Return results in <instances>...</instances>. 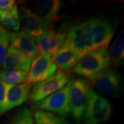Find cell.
I'll use <instances>...</instances> for the list:
<instances>
[{"label": "cell", "instance_id": "11", "mask_svg": "<svg viewBox=\"0 0 124 124\" xmlns=\"http://www.w3.org/2000/svg\"><path fill=\"white\" fill-rule=\"evenodd\" d=\"M53 58L57 68L65 74L73 69L81 59L79 54L66 41L63 42Z\"/></svg>", "mask_w": 124, "mask_h": 124}, {"label": "cell", "instance_id": "16", "mask_svg": "<svg viewBox=\"0 0 124 124\" xmlns=\"http://www.w3.org/2000/svg\"><path fill=\"white\" fill-rule=\"evenodd\" d=\"M0 22L4 26L15 31L20 28V18L17 5H14L11 8L0 10Z\"/></svg>", "mask_w": 124, "mask_h": 124}, {"label": "cell", "instance_id": "1", "mask_svg": "<svg viewBox=\"0 0 124 124\" xmlns=\"http://www.w3.org/2000/svg\"><path fill=\"white\" fill-rule=\"evenodd\" d=\"M91 51L108 49L115 33V25L110 19L97 17L84 22Z\"/></svg>", "mask_w": 124, "mask_h": 124}, {"label": "cell", "instance_id": "2", "mask_svg": "<svg viewBox=\"0 0 124 124\" xmlns=\"http://www.w3.org/2000/svg\"><path fill=\"white\" fill-rule=\"evenodd\" d=\"M110 59L108 49L99 50L85 54L81 58L73 68L74 72L93 81L101 72L109 68Z\"/></svg>", "mask_w": 124, "mask_h": 124}, {"label": "cell", "instance_id": "8", "mask_svg": "<svg viewBox=\"0 0 124 124\" xmlns=\"http://www.w3.org/2000/svg\"><path fill=\"white\" fill-rule=\"evenodd\" d=\"M19 14L23 31L34 41L46 32L53 29L35 10L28 7H21Z\"/></svg>", "mask_w": 124, "mask_h": 124}, {"label": "cell", "instance_id": "3", "mask_svg": "<svg viewBox=\"0 0 124 124\" xmlns=\"http://www.w3.org/2000/svg\"><path fill=\"white\" fill-rule=\"evenodd\" d=\"M68 84L70 115L76 123L80 124L83 121L91 85L88 80L80 77L71 79Z\"/></svg>", "mask_w": 124, "mask_h": 124}, {"label": "cell", "instance_id": "10", "mask_svg": "<svg viewBox=\"0 0 124 124\" xmlns=\"http://www.w3.org/2000/svg\"><path fill=\"white\" fill-rule=\"evenodd\" d=\"M66 37L65 32H56L53 29L46 32L35 41L38 53L48 54L53 57L65 41Z\"/></svg>", "mask_w": 124, "mask_h": 124}, {"label": "cell", "instance_id": "13", "mask_svg": "<svg viewBox=\"0 0 124 124\" xmlns=\"http://www.w3.org/2000/svg\"><path fill=\"white\" fill-rule=\"evenodd\" d=\"M63 2L59 0H41L36 4L35 12L50 27L59 19V12Z\"/></svg>", "mask_w": 124, "mask_h": 124}, {"label": "cell", "instance_id": "9", "mask_svg": "<svg viewBox=\"0 0 124 124\" xmlns=\"http://www.w3.org/2000/svg\"><path fill=\"white\" fill-rule=\"evenodd\" d=\"M67 75L61 71H58L50 78L35 85L29 94L31 103L39 101L52 94L62 89L68 83Z\"/></svg>", "mask_w": 124, "mask_h": 124}, {"label": "cell", "instance_id": "14", "mask_svg": "<svg viewBox=\"0 0 124 124\" xmlns=\"http://www.w3.org/2000/svg\"><path fill=\"white\" fill-rule=\"evenodd\" d=\"M32 61L21 51L10 46L7 50L3 68L6 70H19L28 72Z\"/></svg>", "mask_w": 124, "mask_h": 124}, {"label": "cell", "instance_id": "21", "mask_svg": "<svg viewBox=\"0 0 124 124\" xmlns=\"http://www.w3.org/2000/svg\"><path fill=\"white\" fill-rule=\"evenodd\" d=\"M6 84L1 79H0V115H4L6 110Z\"/></svg>", "mask_w": 124, "mask_h": 124}, {"label": "cell", "instance_id": "5", "mask_svg": "<svg viewBox=\"0 0 124 124\" xmlns=\"http://www.w3.org/2000/svg\"><path fill=\"white\" fill-rule=\"evenodd\" d=\"M69 84L57 92L52 94L44 99L31 103L32 109L36 110L52 112L62 117H68L70 115L69 103Z\"/></svg>", "mask_w": 124, "mask_h": 124}, {"label": "cell", "instance_id": "15", "mask_svg": "<svg viewBox=\"0 0 124 124\" xmlns=\"http://www.w3.org/2000/svg\"><path fill=\"white\" fill-rule=\"evenodd\" d=\"M10 46L17 49L31 59H34L38 56L35 41L23 31L19 32H10Z\"/></svg>", "mask_w": 124, "mask_h": 124}, {"label": "cell", "instance_id": "20", "mask_svg": "<svg viewBox=\"0 0 124 124\" xmlns=\"http://www.w3.org/2000/svg\"><path fill=\"white\" fill-rule=\"evenodd\" d=\"M9 124H35L31 110L26 107L15 112Z\"/></svg>", "mask_w": 124, "mask_h": 124}, {"label": "cell", "instance_id": "23", "mask_svg": "<svg viewBox=\"0 0 124 124\" xmlns=\"http://www.w3.org/2000/svg\"><path fill=\"white\" fill-rule=\"evenodd\" d=\"M15 4V1L14 0H0V10H7Z\"/></svg>", "mask_w": 124, "mask_h": 124}, {"label": "cell", "instance_id": "22", "mask_svg": "<svg viewBox=\"0 0 124 124\" xmlns=\"http://www.w3.org/2000/svg\"><path fill=\"white\" fill-rule=\"evenodd\" d=\"M10 44V36L0 41V66H3Z\"/></svg>", "mask_w": 124, "mask_h": 124}, {"label": "cell", "instance_id": "12", "mask_svg": "<svg viewBox=\"0 0 124 124\" xmlns=\"http://www.w3.org/2000/svg\"><path fill=\"white\" fill-rule=\"evenodd\" d=\"M31 85L27 83L22 84H8L6 87V110H10L22 105L29 97Z\"/></svg>", "mask_w": 124, "mask_h": 124}, {"label": "cell", "instance_id": "19", "mask_svg": "<svg viewBox=\"0 0 124 124\" xmlns=\"http://www.w3.org/2000/svg\"><path fill=\"white\" fill-rule=\"evenodd\" d=\"M28 72L19 70H3L0 72V79L8 84H21L26 83Z\"/></svg>", "mask_w": 124, "mask_h": 124}, {"label": "cell", "instance_id": "17", "mask_svg": "<svg viewBox=\"0 0 124 124\" xmlns=\"http://www.w3.org/2000/svg\"><path fill=\"white\" fill-rule=\"evenodd\" d=\"M111 64L118 67L124 63V31L120 32L111 46L110 50Z\"/></svg>", "mask_w": 124, "mask_h": 124}, {"label": "cell", "instance_id": "24", "mask_svg": "<svg viewBox=\"0 0 124 124\" xmlns=\"http://www.w3.org/2000/svg\"><path fill=\"white\" fill-rule=\"evenodd\" d=\"M9 36H10V32L7 31L4 27L0 25V41Z\"/></svg>", "mask_w": 124, "mask_h": 124}, {"label": "cell", "instance_id": "4", "mask_svg": "<svg viewBox=\"0 0 124 124\" xmlns=\"http://www.w3.org/2000/svg\"><path fill=\"white\" fill-rule=\"evenodd\" d=\"M112 108L109 101L90 89L82 122L84 124H100L110 118Z\"/></svg>", "mask_w": 124, "mask_h": 124}, {"label": "cell", "instance_id": "18", "mask_svg": "<svg viewBox=\"0 0 124 124\" xmlns=\"http://www.w3.org/2000/svg\"><path fill=\"white\" fill-rule=\"evenodd\" d=\"M34 120L35 124H72L63 117L42 110L36 111Z\"/></svg>", "mask_w": 124, "mask_h": 124}, {"label": "cell", "instance_id": "6", "mask_svg": "<svg viewBox=\"0 0 124 124\" xmlns=\"http://www.w3.org/2000/svg\"><path fill=\"white\" fill-rule=\"evenodd\" d=\"M92 82L99 92L114 99H119L124 90L122 75L110 68L103 71Z\"/></svg>", "mask_w": 124, "mask_h": 124}, {"label": "cell", "instance_id": "7", "mask_svg": "<svg viewBox=\"0 0 124 124\" xmlns=\"http://www.w3.org/2000/svg\"><path fill=\"white\" fill-rule=\"evenodd\" d=\"M57 68L53 58L48 54H39L32 62L26 83L36 85L53 76Z\"/></svg>", "mask_w": 124, "mask_h": 124}]
</instances>
